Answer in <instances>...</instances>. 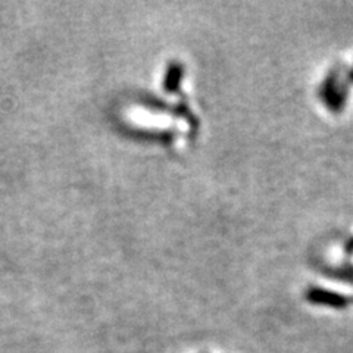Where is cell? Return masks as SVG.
<instances>
[{
    "mask_svg": "<svg viewBox=\"0 0 353 353\" xmlns=\"http://www.w3.org/2000/svg\"><path fill=\"white\" fill-rule=\"evenodd\" d=\"M319 96H321L330 110H333V112L343 110L347 99V87L340 80L337 71H333L327 75L321 88H319Z\"/></svg>",
    "mask_w": 353,
    "mask_h": 353,
    "instance_id": "6da1fadb",
    "label": "cell"
},
{
    "mask_svg": "<svg viewBox=\"0 0 353 353\" xmlns=\"http://www.w3.org/2000/svg\"><path fill=\"white\" fill-rule=\"evenodd\" d=\"M306 301L314 305H325L334 309H345L350 302L343 294H339L336 292H330L325 289H319V287H311V289L306 292Z\"/></svg>",
    "mask_w": 353,
    "mask_h": 353,
    "instance_id": "7a4b0ae2",
    "label": "cell"
},
{
    "mask_svg": "<svg viewBox=\"0 0 353 353\" xmlns=\"http://www.w3.org/2000/svg\"><path fill=\"white\" fill-rule=\"evenodd\" d=\"M183 65L179 62H172L168 70L167 74H165V79H163V88L167 90L168 93H175L180 90V84L183 80Z\"/></svg>",
    "mask_w": 353,
    "mask_h": 353,
    "instance_id": "3957f363",
    "label": "cell"
},
{
    "mask_svg": "<svg viewBox=\"0 0 353 353\" xmlns=\"http://www.w3.org/2000/svg\"><path fill=\"white\" fill-rule=\"evenodd\" d=\"M349 79H350V81L353 83V68H352V71H350V74H349Z\"/></svg>",
    "mask_w": 353,
    "mask_h": 353,
    "instance_id": "277c9868",
    "label": "cell"
}]
</instances>
